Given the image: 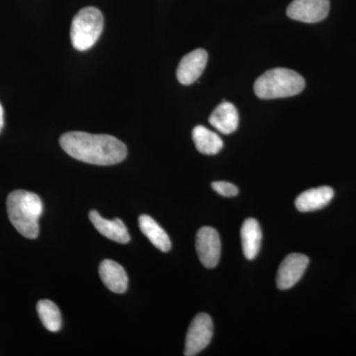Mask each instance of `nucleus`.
<instances>
[{
    "label": "nucleus",
    "mask_w": 356,
    "mask_h": 356,
    "mask_svg": "<svg viewBox=\"0 0 356 356\" xmlns=\"http://www.w3.org/2000/svg\"><path fill=\"white\" fill-rule=\"evenodd\" d=\"M192 139L196 149L203 154H217L224 147L219 135L204 126H196L192 131Z\"/></svg>",
    "instance_id": "obj_16"
},
{
    "label": "nucleus",
    "mask_w": 356,
    "mask_h": 356,
    "mask_svg": "<svg viewBox=\"0 0 356 356\" xmlns=\"http://www.w3.org/2000/svg\"><path fill=\"white\" fill-rule=\"evenodd\" d=\"M60 144L72 158L90 165H113L127 156L126 145L110 135L69 132L60 137Z\"/></svg>",
    "instance_id": "obj_1"
},
{
    "label": "nucleus",
    "mask_w": 356,
    "mask_h": 356,
    "mask_svg": "<svg viewBox=\"0 0 356 356\" xmlns=\"http://www.w3.org/2000/svg\"><path fill=\"white\" fill-rule=\"evenodd\" d=\"M213 191L217 192L224 197H235L238 194V189L236 185L226 181H216L212 184Z\"/></svg>",
    "instance_id": "obj_18"
},
{
    "label": "nucleus",
    "mask_w": 356,
    "mask_h": 356,
    "mask_svg": "<svg viewBox=\"0 0 356 356\" xmlns=\"http://www.w3.org/2000/svg\"><path fill=\"white\" fill-rule=\"evenodd\" d=\"M207 62L208 54L203 49H196L191 53L187 54L178 65L177 70L178 81L184 86H191L195 83L203 74Z\"/></svg>",
    "instance_id": "obj_9"
},
{
    "label": "nucleus",
    "mask_w": 356,
    "mask_h": 356,
    "mask_svg": "<svg viewBox=\"0 0 356 356\" xmlns=\"http://www.w3.org/2000/svg\"><path fill=\"white\" fill-rule=\"evenodd\" d=\"M37 312L42 324L48 331L58 332L62 327V316L58 306L50 300H41L37 304Z\"/></svg>",
    "instance_id": "obj_17"
},
{
    "label": "nucleus",
    "mask_w": 356,
    "mask_h": 356,
    "mask_svg": "<svg viewBox=\"0 0 356 356\" xmlns=\"http://www.w3.org/2000/svg\"><path fill=\"white\" fill-rule=\"evenodd\" d=\"M309 257L305 254H291L281 262L278 269L276 284L280 290L290 289L305 273L309 266Z\"/></svg>",
    "instance_id": "obj_8"
},
{
    "label": "nucleus",
    "mask_w": 356,
    "mask_h": 356,
    "mask_svg": "<svg viewBox=\"0 0 356 356\" xmlns=\"http://www.w3.org/2000/svg\"><path fill=\"white\" fill-rule=\"evenodd\" d=\"M139 226L142 233L149 238L154 247L163 252H170L172 248L170 236L153 218L142 215L139 218Z\"/></svg>",
    "instance_id": "obj_15"
},
{
    "label": "nucleus",
    "mask_w": 356,
    "mask_h": 356,
    "mask_svg": "<svg viewBox=\"0 0 356 356\" xmlns=\"http://www.w3.org/2000/svg\"><path fill=\"white\" fill-rule=\"evenodd\" d=\"M305 79L298 72L284 67L269 70L254 83L255 95L261 99L291 97L305 88Z\"/></svg>",
    "instance_id": "obj_3"
},
{
    "label": "nucleus",
    "mask_w": 356,
    "mask_h": 356,
    "mask_svg": "<svg viewBox=\"0 0 356 356\" xmlns=\"http://www.w3.org/2000/svg\"><path fill=\"white\" fill-rule=\"evenodd\" d=\"M330 0H293L287 8L288 17L304 23H318L327 18Z\"/></svg>",
    "instance_id": "obj_7"
},
{
    "label": "nucleus",
    "mask_w": 356,
    "mask_h": 356,
    "mask_svg": "<svg viewBox=\"0 0 356 356\" xmlns=\"http://www.w3.org/2000/svg\"><path fill=\"white\" fill-rule=\"evenodd\" d=\"M334 196V189L330 186H321L309 189L300 194L295 200V206L300 212H312L325 208Z\"/></svg>",
    "instance_id": "obj_11"
},
{
    "label": "nucleus",
    "mask_w": 356,
    "mask_h": 356,
    "mask_svg": "<svg viewBox=\"0 0 356 356\" xmlns=\"http://www.w3.org/2000/svg\"><path fill=\"white\" fill-rule=\"evenodd\" d=\"M212 337V318L207 314H198L189 325L185 341L184 355H197L209 346Z\"/></svg>",
    "instance_id": "obj_5"
},
{
    "label": "nucleus",
    "mask_w": 356,
    "mask_h": 356,
    "mask_svg": "<svg viewBox=\"0 0 356 356\" xmlns=\"http://www.w3.org/2000/svg\"><path fill=\"white\" fill-rule=\"evenodd\" d=\"M99 275L110 291L122 294L128 288V276L125 269L113 261L105 259L99 266Z\"/></svg>",
    "instance_id": "obj_12"
},
{
    "label": "nucleus",
    "mask_w": 356,
    "mask_h": 356,
    "mask_svg": "<svg viewBox=\"0 0 356 356\" xmlns=\"http://www.w3.org/2000/svg\"><path fill=\"white\" fill-rule=\"evenodd\" d=\"M4 126V111L3 107H2L1 103H0V132H1L2 129H3Z\"/></svg>",
    "instance_id": "obj_19"
},
{
    "label": "nucleus",
    "mask_w": 356,
    "mask_h": 356,
    "mask_svg": "<svg viewBox=\"0 0 356 356\" xmlns=\"http://www.w3.org/2000/svg\"><path fill=\"white\" fill-rule=\"evenodd\" d=\"M104 19L102 11L95 7H86L79 11L70 26V41L76 50L86 51L95 46L103 31Z\"/></svg>",
    "instance_id": "obj_4"
},
{
    "label": "nucleus",
    "mask_w": 356,
    "mask_h": 356,
    "mask_svg": "<svg viewBox=\"0 0 356 356\" xmlns=\"http://www.w3.org/2000/svg\"><path fill=\"white\" fill-rule=\"evenodd\" d=\"M89 219L95 228L109 240L120 243L130 242L131 238L126 225L118 218L109 221L100 216L97 211L92 210L89 213Z\"/></svg>",
    "instance_id": "obj_10"
},
{
    "label": "nucleus",
    "mask_w": 356,
    "mask_h": 356,
    "mask_svg": "<svg viewBox=\"0 0 356 356\" xmlns=\"http://www.w3.org/2000/svg\"><path fill=\"white\" fill-rule=\"evenodd\" d=\"M196 250L201 264L207 268H214L221 257V240L214 228L202 227L196 235Z\"/></svg>",
    "instance_id": "obj_6"
},
{
    "label": "nucleus",
    "mask_w": 356,
    "mask_h": 356,
    "mask_svg": "<svg viewBox=\"0 0 356 356\" xmlns=\"http://www.w3.org/2000/svg\"><path fill=\"white\" fill-rule=\"evenodd\" d=\"M7 213L14 228L27 238L39 235V219L43 203L37 194L25 191L11 192L7 197Z\"/></svg>",
    "instance_id": "obj_2"
},
{
    "label": "nucleus",
    "mask_w": 356,
    "mask_h": 356,
    "mask_svg": "<svg viewBox=\"0 0 356 356\" xmlns=\"http://www.w3.org/2000/svg\"><path fill=\"white\" fill-rule=\"evenodd\" d=\"M209 123L224 135L235 132L238 127V113L235 105L222 102L209 117Z\"/></svg>",
    "instance_id": "obj_13"
},
{
    "label": "nucleus",
    "mask_w": 356,
    "mask_h": 356,
    "mask_svg": "<svg viewBox=\"0 0 356 356\" xmlns=\"http://www.w3.org/2000/svg\"><path fill=\"white\" fill-rule=\"evenodd\" d=\"M243 252L248 259L252 261L259 254L261 250L262 233L259 222L254 218L245 220L241 229Z\"/></svg>",
    "instance_id": "obj_14"
}]
</instances>
